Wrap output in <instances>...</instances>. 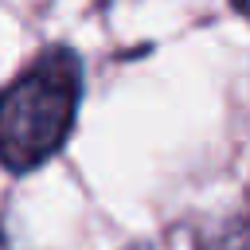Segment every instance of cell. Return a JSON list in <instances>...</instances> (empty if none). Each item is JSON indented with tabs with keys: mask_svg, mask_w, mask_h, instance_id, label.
I'll list each match as a JSON object with an SVG mask.
<instances>
[{
	"mask_svg": "<svg viewBox=\"0 0 250 250\" xmlns=\"http://www.w3.org/2000/svg\"><path fill=\"white\" fill-rule=\"evenodd\" d=\"M82 105V59L55 43L43 47L0 90V164L16 176L43 168L74 129Z\"/></svg>",
	"mask_w": 250,
	"mask_h": 250,
	"instance_id": "obj_1",
	"label": "cell"
},
{
	"mask_svg": "<svg viewBox=\"0 0 250 250\" xmlns=\"http://www.w3.org/2000/svg\"><path fill=\"white\" fill-rule=\"evenodd\" d=\"M195 250H250V188L195 230Z\"/></svg>",
	"mask_w": 250,
	"mask_h": 250,
	"instance_id": "obj_2",
	"label": "cell"
},
{
	"mask_svg": "<svg viewBox=\"0 0 250 250\" xmlns=\"http://www.w3.org/2000/svg\"><path fill=\"white\" fill-rule=\"evenodd\" d=\"M0 250H20V246H16V238L8 234V227H4V223H0Z\"/></svg>",
	"mask_w": 250,
	"mask_h": 250,
	"instance_id": "obj_3",
	"label": "cell"
},
{
	"mask_svg": "<svg viewBox=\"0 0 250 250\" xmlns=\"http://www.w3.org/2000/svg\"><path fill=\"white\" fill-rule=\"evenodd\" d=\"M234 8H238V12L246 16V20H250V0H234Z\"/></svg>",
	"mask_w": 250,
	"mask_h": 250,
	"instance_id": "obj_4",
	"label": "cell"
},
{
	"mask_svg": "<svg viewBox=\"0 0 250 250\" xmlns=\"http://www.w3.org/2000/svg\"><path fill=\"white\" fill-rule=\"evenodd\" d=\"M125 250H152V246H145V242H133V246H125Z\"/></svg>",
	"mask_w": 250,
	"mask_h": 250,
	"instance_id": "obj_5",
	"label": "cell"
}]
</instances>
